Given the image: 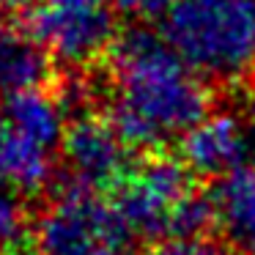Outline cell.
I'll list each match as a JSON object with an SVG mask.
<instances>
[{
	"label": "cell",
	"mask_w": 255,
	"mask_h": 255,
	"mask_svg": "<svg viewBox=\"0 0 255 255\" xmlns=\"http://www.w3.org/2000/svg\"><path fill=\"white\" fill-rule=\"evenodd\" d=\"M203 77L162 33L132 28L110 47L107 118L129 148H159L181 140L209 116Z\"/></svg>",
	"instance_id": "6da1fadb"
},
{
	"label": "cell",
	"mask_w": 255,
	"mask_h": 255,
	"mask_svg": "<svg viewBox=\"0 0 255 255\" xmlns=\"http://www.w3.org/2000/svg\"><path fill=\"white\" fill-rule=\"evenodd\" d=\"M162 36L203 80H242L255 69V0H170Z\"/></svg>",
	"instance_id": "7a4b0ae2"
},
{
	"label": "cell",
	"mask_w": 255,
	"mask_h": 255,
	"mask_svg": "<svg viewBox=\"0 0 255 255\" xmlns=\"http://www.w3.org/2000/svg\"><path fill=\"white\" fill-rule=\"evenodd\" d=\"M132 242L113 203L72 187L58 189L33 225L36 255H132Z\"/></svg>",
	"instance_id": "3957f363"
},
{
	"label": "cell",
	"mask_w": 255,
	"mask_h": 255,
	"mask_svg": "<svg viewBox=\"0 0 255 255\" xmlns=\"http://www.w3.org/2000/svg\"><path fill=\"white\" fill-rule=\"evenodd\" d=\"M195 192L192 170L170 156H151L129 167L113 195V209L134 239L165 242L184 200Z\"/></svg>",
	"instance_id": "277c9868"
},
{
	"label": "cell",
	"mask_w": 255,
	"mask_h": 255,
	"mask_svg": "<svg viewBox=\"0 0 255 255\" xmlns=\"http://www.w3.org/2000/svg\"><path fill=\"white\" fill-rule=\"evenodd\" d=\"M63 184L80 192L96 195L99 189L121 184L129 173V145L113 127V121L99 113H80L69 118L61 143Z\"/></svg>",
	"instance_id": "5b68a950"
},
{
	"label": "cell",
	"mask_w": 255,
	"mask_h": 255,
	"mask_svg": "<svg viewBox=\"0 0 255 255\" xmlns=\"http://www.w3.org/2000/svg\"><path fill=\"white\" fill-rule=\"evenodd\" d=\"M30 30L44 41L52 58L63 63H91L110 52L116 33V14L113 3L94 8H50L39 6L30 19Z\"/></svg>",
	"instance_id": "8992f818"
},
{
	"label": "cell",
	"mask_w": 255,
	"mask_h": 255,
	"mask_svg": "<svg viewBox=\"0 0 255 255\" xmlns=\"http://www.w3.org/2000/svg\"><path fill=\"white\" fill-rule=\"evenodd\" d=\"M181 162L198 176L222 178L250 165L247 132L239 113H209L181 137Z\"/></svg>",
	"instance_id": "52a82bcc"
},
{
	"label": "cell",
	"mask_w": 255,
	"mask_h": 255,
	"mask_svg": "<svg viewBox=\"0 0 255 255\" xmlns=\"http://www.w3.org/2000/svg\"><path fill=\"white\" fill-rule=\"evenodd\" d=\"M52 80V52L30 28L0 25V94L44 91Z\"/></svg>",
	"instance_id": "ba28073f"
},
{
	"label": "cell",
	"mask_w": 255,
	"mask_h": 255,
	"mask_svg": "<svg viewBox=\"0 0 255 255\" xmlns=\"http://www.w3.org/2000/svg\"><path fill=\"white\" fill-rule=\"evenodd\" d=\"M214 228L233 255H255V170L228 173L209 192Z\"/></svg>",
	"instance_id": "9c48e42d"
},
{
	"label": "cell",
	"mask_w": 255,
	"mask_h": 255,
	"mask_svg": "<svg viewBox=\"0 0 255 255\" xmlns=\"http://www.w3.org/2000/svg\"><path fill=\"white\" fill-rule=\"evenodd\" d=\"M0 121L11 129L22 132L25 137L41 143L44 148L61 154V143L66 134L69 118L63 102L47 91H30V94L8 96L0 105Z\"/></svg>",
	"instance_id": "30bf717a"
},
{
	"label": "cell",
	"mask_w": 255,
	"mask_h": 255,
	"mask_svg": "<svg viewBox=\"0 0 255 255\" xmlns=\"http://www.w3.org/2000/svg\"><path fill=\"white\" fill-rule=\"evenodd\" d=\"M55 151L0 121V176L17 192H39L55 176Z\"/></svg>",
	"instance_id": "8fae6325"
},
{
	"label": "cell",
	"mask_w": 255,
	"mask_h": 255,
	"mask_svg": "<svg viewBox=\"0 0 255 255\" xmlns=\"http://www.w3.org/2000/svg\"><path fill=\"white\" fill-rule=\"evenodd\" d=\"M28 231V211L17 192L0 187V250H11Z\"/></svg>",
	"instance_id": "7c38bea8"
},
{
	"label": "cell",
	"mask_w": 255,
	"mask_h": 255,
	"mask_svg": "<svg viewBox=\"0 0 255 255\" xmlns=\"http://www.w3.org/2000/svg\"><path fill=\"white\" fill-rule=\"evenodd\" d=\"M145 255H228L222 244L209 239H165Z\"/></svg>",
	"instance_id": "4fadbf2b"
},
{
	"label": "cell",
	"mask_w": 255,
	"mask_h": 255,
	"mask_svg": "<svg viewBox=\"0 0 255 255\" xmlns=\"http://www.w3.org/2000/svg\"><path fill=\"white\" fill-rule=\"evenodd\" d=\"M118 8L129 14H143V17H162L170 0H113Z\"/></svg>",
	"instance_id": "5bb4252c"
},
{
	"label": "cell",
	"mask_w": 255,
	"mask_h": 255,
	"mask_svg": "<svg viewBox=\"0 0 255 255\" xmlns=\"http://www.w3.org/2000/svg\"><path fill=\"white\" fill-rule=\"evenodd\" d=\"M244 124V132H247V145H250V165H255V91L247 96L244 102V110L239 113Z\"/></svg>",
	"instance_id": "9a60e30c"
},
{
	"label": "cell",
	"mask_w": 255,
	"mask_h": 255,
	"mask_svg": "<svg viewBox=\"0 0 255 255\" xmlns=\"http://www.w3.org/2000/svg\"><path fill=\"white\" fill-rule=\"evenodd\" d=\"M36 3H41V0H0V11H6V14L28 11V8H33Z\"/></svg>",
	"instance_id": "2e32d148"
},
{
	"label": "cell",
	"mask_w": 255,
	"mask_h": 255,
	"mask_svg": "<svg viewBox=\"0 0 255 255\" xmlns=\"http://www.w3.org/2000/svg\"><path fill=\"white\" fill-rule=\"evenodd\" d=\"M3 255H25V253H19V250H6Z\"/></svg>",
	"instance_id": "e0dca14e"
},
{
	"label": "cell",
	"mask_w": 255,
	"mask_h": 255,
	"mask_svg": "<svg viewBox=\"0 0 255 255\" xmlns=\"http://www.w3.org/2000/svg\"><path fill=\"white\" fill-rule=\"evenodd\" d=\"M0 187H3V176H0Z\"/></svg>",
	"instance_id": "ac0fdd59"
}]
</instances>
